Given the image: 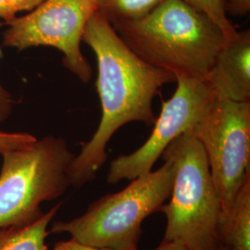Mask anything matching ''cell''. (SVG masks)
<instances>
[{"mask_svg":"<svg viewBox=\"0 0 250 250\" xmlns=\"http://www.w3.org/2000/svg\"><path fill=\"white\" fill-rule=\"evenodd\" d=\"M203 79L216 98L250 101V30L238 32L222 47Z\"/></svg>","mask_w":250,"mask_h":250,"instance_id":"9","label":"cell"},{"mask_svg":"<svg viewBox=\"0 0 250 250\" xmlns=\"http://www.w3.org/2000/svg\"><path fill=\"white\" fill-rule=\"evenodd\" d=\"M161 157L174 165L170 202L160 209L167 218L162 241L178 242L189 250H220L221 202L203 146L188 132Z\"/></svg>","mask_w":250,"mask_h":250,"instance_id":"3","label":"cell"},{"mask_svg":"<svg viewBox=\"0 0 250 250\" xmlns=\"http://www.w3.org/2000/svg\"><path fill=\"white\" fill-rule=\"evenodd\" d=\"M102 0H44L28 14L6 22L3 44L24 50L52 46L63 54L64 66L83 83L92 78V67L81 49L83 35Z\"/></svg>","mask_w":250,"mask_h":250,"instance_id":"7","label":"cell"},{"mask_svg":"<svg viewBox=\"0 0 250 250\" xmlns=\"http://www.w3.org/2000/svg\"><path fill=\"white\" fill-rule=\"evenodd\" d=\"M3 24V22L0 21V26ZM2 55V51L0 48V58ZM11 104L12 99L7 90L4 89L2 85L0 84V122H3L8 119L10 112H11Z\"/></svg>","mask_w":250,"mask_h":250,"instance_id":"18","label":"cell"},{"mask_svg":"<svg viewBox=\"0 0 250 250\" xmlns=\"http://www.w3.org/2000/svg\"><path fill=\"white\" fill-rule=\"evenodd\" d=\"M225 12L233 16H246L250 11V0H223Z\"/></svg>","mask_w":250,"mask_h":250,"instance_id":"16","label":"cell"},{"mask_svg":"<svg viewBox=\"0 0 250 250\" xmlns=\"http://www.w3.org/2000/svg\"><path fill=\"white\" fill-rule=\"evenodd\" d=\"M165 0H102L99 11L110 23L142 18Z\"/></svg>","mask_w":250,"mask_h":250,"instance_id":"12","label":"cell"},{"mask_svg":"<svg viewBox=\"0 0 250 250\" xmlns=\"http://www.w3.org/2000/svg\"><path fill=\"white\" fill-rule=\"evenodd\" d=\"M83 42L89 45L97 59L101 119L97 131L83 145L69 168L70 185L75 188L96 178L107 161V144L121 127L134 122L155 124L153 100L163 85L176 82L173 74L135 55L99 11L86 24Z\"/></svg>","mask_w":250,"mask_h":250,"instance_id":"1","label":"cell"},{"mask_svg":"<svg viewBox=\"0 0 250 250\" xmlns=\"http://www.w3.org/2000/svg\"><path fill=\"white\" fill-rule=\"evenodd\" d=\"M228 250V249H227V248H225V247H224V246H222V247H221V249H220V250Z\"/></svg>","mask_w":250,"mask_h":250,"instance_id":"20","label":"cell"},{"mask_svg":"<svg viewBox=\"0 0 250 250\" xmlns=\"http://www.w3.org/2000/svg\"><path fill=\"white\" fill-rule=\"evenodd\" d=\"M1 155L0 229L34 223L44 213L42 203L71 187L68 171L75 155L62 137L45 136Z\"/></svg>","mask_w":250,"mask_h":250,"instance_id":"5","label":"cell"},{"mask_svg":"<svg viewBox=\"0 0 250 250\" xmlns=\"http://www.w3.org/2000/svg\"><path fill=\"white\" fill-rule=\"evenodd\" d=\"M44 0H0V20L5 23L17 17L23 11H32Z\"/></svg>","mask_w":250,"mask_h":250,"instance_id":"14","label":"cell"},{"mask_svg":"<svg viewBox=\"0 0 250 250\" xmlns=\"http://www.w3.org/2000/svg\"><path fill=\"white\" fill-rule=\"evenodd\" d=\"M155 250H189L178 242H161V245Z\"/></svg>","mask_w":250,"mask_h":250,"instance_id":"19","label":"cell"},{"mask_svg":"<svg viewBox=\"0 0 250 250\" xmlns=\"http://www.w3.org/2000/svg\"><path fill=\"white\" fill-rule=\"evenodd\" d=\"M190 6L207 14L224 31L228 39L232 40L237 36V31L227 18L223 0H184Z\"/></svg>","mask_w":250,"mask_h":250,"instance_id":"13","label":"cell"},{"mask_svg":"<svg viewBox=\"0 0 250 250\" xmlns=\"http://www.w3.org/2000/svg\"><path fill=\"white\" fill-rule=\"evenodd\" d=\"M62 205L58 203L32 224L0 229V250H49L47 228Z\"/></svg>","mask_w":250,"mask_h":250,"instance_id":"11","label":"cell"},{"mask_svg":"<svg viewBox=\"0 0 250 250\" xmlns=\"http://www.w3.org/2000/svg\"><path fill=\"white\" fill-rule=\"evenodd\" d=\"M220 239L229 250H250V171L243 180L229 213L220 224Z\"/></svg>","mask_w":250,"mask_h":250,"instance_id":"10","label":"cell"},{"mask_svg":"<svg viewBox=\"0 0 250 250\" xmlns=\"http://www.w3.org/2000/svg\"><path fill=\"white\" fill-rule=\"evenodd\" d=\"M36 137L26 133L0 132V154L28 146L36 141Z\"/></svg>","mask_w":250,"mask_h":250,"instance_id":"15","label":"cell"},{"mask_svg":"<svg viewBox=\"0 0 250 250\" xmlns=\"http://www.w3.org/2000/svg\"><path fill=\"white\" fill-rule=\"evenodd\" d=\"M176 83L173 96L162 101L161 114L148 139L135 151L110 162L108 184L133 180L151 171L167 146L181 134L191 132L214 98L204 79L179 77Z\"/></svg>","mask_w":250,"mask_h":250,"instance_id":"8","label":"cell"},{"mask_svg":"<svg viewBox=\"0 0 250 250\" xmlns=\"http://www.w3.org/2000/svg\"><path fill=\"white\" fill-rule=\"evenodd\" d=\"M190 133L204 148L221 202V224L250 171V101L214 96Z\"/></svg>","mask_w":250,"mask_h":250,"instance_id":"6","label":"cell"},{"mask_svg":"<svg viewBox=\"0 0 250 250\" xmlns=\"http://www.w3.org/2000/svg\"><path fill=\"white\" fill-rule=\"evenodd\" d=\"M162 159L160 169L131 180L118 193L100 197L80 217L55 222L49 232H67L72 239L97 248H136L145 219L160 211L171 193L174 165L170 159Z\"/></svg>","mask_w":250,"mask_h":250,"instance_id":"4","label":"cell"},{"mask_svg":"<svg viewBox=\"0 0 250 250\" xmlns=\"http://www.w3.org/2000/svg\"><path fill=\"white\" fill-rule=\"evenodd\" d=\"M51 250H137V247L125 249V250H111V249H106V248L92 247L85 244H82L80 242L71 238L70 240H67V241L58 242Z\"/></svg>","mask_w":250,"mask_h":250,"instance_id":"17","label":"cell"},{"mask_svg":"<svg viewBox=\"0 0 250 250\" xmlns=\"http://www.w3.org/2000/svg\"><path fill=\"white\" fill-rule=\"evenodd\" d=\"M111 25L145 62L176 79H203L230 41L207 14L184 0H165L145 17Z\"/></svg>","mask_w":250,"mask_h":250,"instance_id":"2","label":"cell"}]
</instances>
